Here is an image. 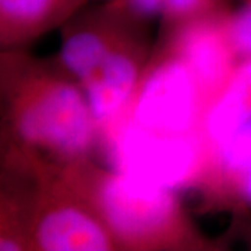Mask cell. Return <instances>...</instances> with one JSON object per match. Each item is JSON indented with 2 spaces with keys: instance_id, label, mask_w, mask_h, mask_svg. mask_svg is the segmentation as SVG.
<instances>
[{
  "instance_id": "obj_3",
  "label": "cell",
  "mask_w": 251,
  "mask_h": 251,
  "mask_svg": "<svg viewBox=\"0 0 251 251\" xmlns=\"http://www.w3.org/2000/svg\"><path fill=\"white\" fill-rule=\"evenodd\" d=\"M201 143L196 131L166 134L147 130L130 119L117 126L112 140L116 171L175 191L201 168Z\"/></svg>"
},
{
  "instance_id": "obj_1",
  "label": "cell",
  "mask_w": 251,
  "mask_h": 251,
  "mask_svg": "<svg viewBox=\"0 0 251 251\" xmlns=\"http://www.w3.org/2000/svg\"><path fill=\"white\" fill-rule=\"evenodd\" d=\"M13 122L27 145L64 159L87 152L98 125L84 91L46 75L34 77L16 94Z\"/></svg>"
},
{
  "instance_id": "obj_11",
  "label": "cell",
  "mask_w": 251,
  "mask_h": 251,
  "mask_svg": "<svg viewBox=\"0 0 251 251\" xmlns=\"http://www.w3.org/2000/svg\"><path fill=\"white\" fill-rule=\"evenodd\" d=\"M214 148L219 169L236 179L251 169V119L233 130Z\"/></svg>"
},
{
  "instance_id": "obj_9",
  "label": "cell",
  "mask_w": 251,
  "mask_h": 251,
  "mask_svg": "<svg viewBox=\"0 0 251 251\" xmlns=\"http://www.w3.org/2000/svg\"><path fill=\"white\" fill-rule=\"evenodd\" d=\"M87 0H0L4 45L18 44L62 23Z\"/></svg>"
},
{
  "instance_id": "obj_2",
  "label": "cell",
  "mask_w": 251,
  "mask_h": 251,
  "mask_svg": "<svg viewBox=\"0 0 251 251\" xmlns=\"http://www.w3.org/2000/svg\"><path fill=\"white\" fill-rule=\"evenodd\" d=\"M97 209L116 240L134 246L163 242L179 224L173 191L115 171L97 188Z\"/></svg>"
},
{
  "instance_id": "obj_6",
  "label": "cell",
  "mask_w": 251,
  "mask_h": 251,
  "mask_svg": "<svg viewBox=\"0 0 251 251\" xmlns=\"http://www.w3.org/2000/svg\"><path fill=\"white\" fill-rule=\"evenodd\" d=\"M177 49V57L194 74L205 98L215 97L236 67L234 57L237 54L225 24L204 21L188 27Z\"/></svg>"
},
{
  "instance_id": "obj_8",
  "label": "cell",
  "mask_w": 251,
  "mask_h": 251,
  "mask_svg": "<svg viewBox=\"0 0 251 251\" xmlns=\"http://www.w3.org/2000/svg\"><path fill=\"white\" fill-rule=\"evenodd\" d=\"M250 119L251 59H242L226 84L204 109L201 123L205 140L211 147H215Z\"/></svg>"
},
{
  "instance_id": "obj_10",
  "label": "cell",
  "mask_w": 251,
  "mask_h": 251,
  "mask_svg": "<svg viewBox=\"0 0 251 251\" xmlns=\"http://www.w3.org/2000/svg\"><path fill=\"white\" fill-rule=\"evenodd\" d=\"M115 46L98 29H80L67 36L60 57L63 66L81 85L95 73Z\"/></svg>"
},
{
  "instance_id": "obj_4",
  "label": "cell",
  "mask_w": 251,
  "mask_h": 251,
  "mask_svg": "<svg viewBox=\"0 0 251 251\" xmlns=\"http://www.w3.org/2000/svg\"><path fill=\"white\" fill-rule=\"evenodd\" d=\"M204 98L194 74L180 57H175L161 63L141 82L128 119L156 133H193L202 120Z\"/></svg>"
},
{
  "instance_id": "obj_5",
  "label": "cell",
  "mask_w": 251,
  "mask_h": 251,
  "mask_svg": "<svg viewBox=\"0 0 251 251\" xmlns=\"http://www.w3.org/2000/svg\"><path fill=\"white\" fill-rule=\"evenodd\" d=\"M36 249L45 251H100L116 244L102 216L73 202H56L42 211L32 230Z\"/></svg>"
},
{
  "instance_id": "obj_7",
  "label": "cell",
  "mask_w": 251,
  "mask_h": 251,
  "mask_svg": "<svg viewBox=\"0 0 251 251\" xmlns=\"http://www.w3.org/2000/svg\"><path fill=\"white\" fill-rule=\"evenodd\" d=\"M138 84L134 59L117 45L81 88L98 125L115 120L133 99Z\"/></svg>"
},
{
  "instance_id": "obj_12",
  "label": "cell",
  "mask_w": 251,
  "mask_h": 251,
  "mask_svg": "<svg viewBox=\"0 0 251 251\" xmlns=\"http://www.w3.org/2000/svg\"><path fill=\"white\" fill-rule=\"evenodd\" d=\"M225 25L236 54L242 59H251V0L237 10Z\"/></svg>"
},
{
  "instance_id": "obj_13",
  "label": "cell",
  "mask_w": 251,
  "mask_h": 251,
  "mask_svg": "<svg viewBox=\"0 0 251 251\" xmlns=\"http://www.w3.org/2000/svg\"><path fill=\"white\" fill-rule=\"evenodd\" d=\"M236 184L243 201L251 205V169L236 177Z\"/></svg>"
}]
</instances>
